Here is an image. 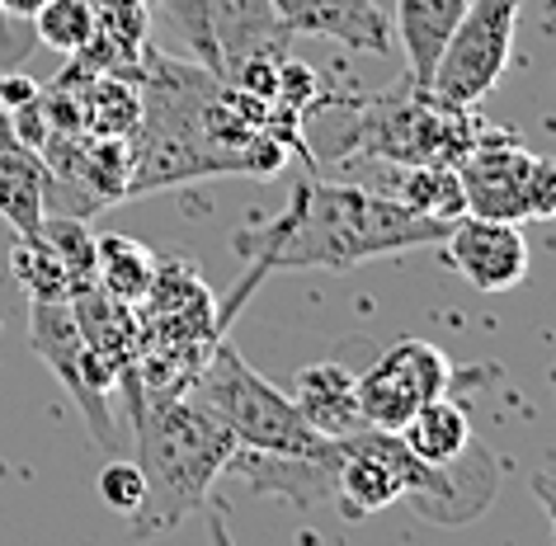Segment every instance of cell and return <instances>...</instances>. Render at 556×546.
<instances>
[{
	"instance_id": "cell-5",
	"label": "cell",
	"mask_w": 556,
	"mask_h": 546,
	"mask_svg": "<svg viewBox=\"0 0 556 546\" xmlns=\"http://www.w3.org/2000/svg\"><path fill=\"white\" fill-rule=\"evenodd\" d=\"M185 391L236 433V443L255 447V453H321L330 443L302 419L293 396H283L274 382H264L236 354L227 344V334L213 344V354L203 358V368L189 377Z\"/></svg>"
},
{
	"instance_id": "cell-8",
	"label": "cell",
	"mask_w": 556,
	"mask_h": 546,
	"mask_svg": "<svg viewBox=\"0 0 556 546\" xmlns=\"http://www.w3.org/2000/svg\"><path fill=\"white\" fill-rule=\"evenodd\" d=\"M519 15L523 0H467L429 86L457 104H481L509 72Z\"/></svg>"
},
{
	"instance_id": "cell-6",
	"label": "cell",
	"mask_w": 556,
	"mask_h": 546,
	"mask_svg": "<svg viewBox=\"0 0 556 546\" xmlns=\"http://www.w3.org/2000/svg\"><path fill=\"white\" fill-rule=\"evenodd\" d=\"M467 213L500 221H552L556 217V161L528 151L514 137L485 128L457 161Z\"/></svg>"
},
{
	"instance_id": "cell-23",
	"label": "cell",
	"mask_w": 556,
	"mask_h": 546,
	"mask_svg": "<svg viewBox=\"0 0 556 546\" xmlns=\"http://www.w3.org/2000/svg\"><path fill=\"white\" fill-rule=\"evenodd\" d=\"M38 5H43V0H0V10H5L10 20H34Z\"/></svg>"
},
{
	"instance_id": "cell-4",
	"label": "cell",
	"mask_w": 556,
	"mask_h": 546,
	"mask_svg": "<svg viewBox=\"0 0 556 546\" xmlns=\"http://www.w3.org/2000/svg\"><path fill=\"white\" fill-rule=\"evenodd\" d=\"M485 132L477 104H457L434 86L401 76L364 100H336L307 137L312 165L326 161H387V165H457Z\"/></svg>"
},
{
	"instance_id": "cell-26",
	"label": "cell",
	"mask_w": 556,
	"mask_h": 546,
	"mask_svg": "<svg viewBox=\"0 0 556 546\" xmlns=\"http://www.w3.org/2000/svg\"><path fill=\"white\" fill-rule=\"evenodd\" d=\"M552 542H556V518H552Z\"/></svg>"
},
{
	"instance_id": "cell-9",
	"label": "cell",
	"mask_w": 556,
	"mask_h": 546,
	"mask_svg": "<svg viewBox=\"0 0 556 546\" xmlns=\"http://www.w3.org/2000/svg\"><path fill=\"white\" fill-rule=\"evenodd\" d=\"M453 386V363L439 344L429 340H396L382 348L368 372H358V410H364L368 429H392L420 410L425 401L448 396Z\"/></svg>"
},
{
	"instance_id": "cell-17",
	"label": "cell",
	"mask_w": 556,
	"mask_h": 546,
	"mask_svg": "<svg viewBox=\"0 0 556 546\" xmlns=\"http://www.w3.org/2000/svg\"><path fill=\"white\" fill-rule=\"evenodd\" d=\"M38 236L52 245V255L62 259L66 269V283H72V297L76 292L94 288V236H90V221L76 217V213H43L38 221Z\"/></svg>"
},
{
	"instance_id": "cell-19",
	"label": "cell",
	"mask_w": 556,
	"mask_h": 546,
	"mask_svg": "<svg viewBox=\"0 0 556 546\" xmlns=\"http://www.w3.org/2000/svg\"><path fill=\"white\" fill-rule=\"evenodd\" d=\"M29 24H34L38 43H48L52 52H62V58H76V52L94 38L90 0H43Z\"/></svg>"
},
{
	"instance_id": "cell-22",
	"label": "cell",
	"mask_w": 556,
	"mask_h": 546,
	"mask_svg": "<svg viewBox=\"0 0 556 546\" xmlns=\"http://www.w3.org/2000/svg\"><path fill=\"white\" fill-rule=\"evenodd\" d=\"M528 485H533V495L542 499V509L556 518V471H533L528 475Z\"/></svg>"
},
{
	"instance_id": "cell-20",
	"label": "cell",
	"mask_w": 556,
	"mask_h": 546,
	"mask_svg": "<svg viewBox=\"0 0 556 546\" xmlns=\"http://www.w3.org/2000/svg\"><path fill=\"white\" fill-rule=\"evenodd\" d=\"M100 499H104V509H114V513H123V518H132L137 509H142V499H147L142 467H137V461L114 457V461H109V467L100 471Z\"/></svg>"
},
{
	"instance_id": "cell-21",
	"label": "cell",
	"mask_w": 556,
	"mask_h": 546,
	"mask_svg": "<svg viewBox=\"0 0 556 546\" xmlns=\"http://www.w3.org/2000/svg\"><path fill=\"white\" fill-rule=\"evenodd\" d=\"M38 80L29 76H20V72H0V104L5 109H24V104H34L38 100Z\"/></svg>"
},
{
	"instance_id": "cell-15",
	"label": "cell",
	"mask_w": 556,
	"mask_h": 546,
	"mask_svg": "<svg viewBox=\"0 0 556 546\" xmlns=\"http://www.w3.org/2000/svg\"><path fill=\"white\" fill-rule=\"evenodd\" d=\"M477 439L467 419V405H457L453 396H434L415 410L406 424H401V443L410 447L420 461H453L467 453V443Z\"/></svg>"
},
{
	"instance_id": "cell-18",
	"label": "cell",
	"mask_w": 556,
	"mask_h": 546,
	"mask_svg": "<svg viewBox=\"0 0 556 546\" xmlns=\"http://www.w3.org/2000/svg\"><path fill=\"white\" fill-rule=\"evenodd\" d=\"M10 274H15V283L29 292V302L72 297V283H66L62 259L52 255V245L38 231H29V236H20L15 241V250H10Z\"/></svg>"
},
{
	"instance_id": "cell-14",
	"label": "cell",
	"mask_w": 556,
	"mask_h": 546,
	"mask_svg": "<svg viewBox=\"0 0 556 546\" xmlns=\"http://www.w3.org/2000/svg\"><path fill=\"white\" fill-rule=\"evenodd\" d=\"M467 0H396V43H401V58H406V76L429 86L434 80V66L448 48V38L463 20Z\"/></svg>"
},
{
	"instance_id": "cell-25",
	"label": "cell",
	"mask_w": 556,
	"mask_h": 546,
	"mask_svg": "<svg viewBox=\"0 0 556 546\" xmlns=\"http://www.w3.org/2000/svg\"><path fill=\"white\" fill-rule=\"evenodd\" d=\"M5 20H10V15H5V10H0V29H5Z\"/></svg>"
},
{
	"instance_id": "cell-2",
	"label": "cell",
	"mask_w": 556,
	"mask_h": 546,
	"mask_svg": "<svg viewBox=\"0 0 556 546\" xmlns=\"http://www.w3.org/2000/svg\"><path fill=\"white\" fill-rule=\"evenodd\" d=\"M448 227L453 221L420 217L378 189L354 185V179H321V175L298 179L283 213L231 236L236 255L250 269L231 288V297L217 306V330L222 334L231 330L236 312L255 297V288L269 274H288V269L350 274L368 259L439 245L448 236Z\"/></svg>"
},
{
	"instance_id": "cell-1",
	"label": "cell",
	"mask_w": 556,
	"mask_h": 546,
	"mask_svg": "<svg viewBox=\"0 0 556 546\" xmlns=\"http://www.w3.org/2000/svg\"><path fill=\"white\" fill-rule=\"evenodd\" d=\"M137 94H142V114L128 137V199L207 175H283L288 147L264 132L274 100L236 90L199 62L185 66L147 48L137 62Z\"/></svg>"
},
{
	"instance_id": "cell-7",
	"label": "cell",
	"mask_w": 556,
	"mask_h": 546,
	"mask_svg": "<svg viewBox=\"0 0 556 546\" xmlns=\"http://www.w3.org/2000/svg\"><path fill=\"white\" fill-rule=\"evenodd\" d=\"M29 344L34 354L48 363V372L66 386V396L76 401V410L86 415L90 439L104 447V453H118V429H114V405H109V391L118 382L109 377V368L90 354L86 334L76 326L72 297L58 302H29Z\"/></svg>"
},
{
	"instance_id": "cell-13",
	"label": "cell",
	"mask_w": 556,
	"mask_h": 546,
	"mask_svg": "<svg viewBox=\"0 0 556 546\" xmlns=\"http://www.w3.org/2000/svg\"><path fill=\"white\" fill-rule=\"evenodd\" d=\"M293 405L321 439H350L364 429L358 410V377L340 358H316L293 377Z\"/></svg>"
},
{
	"instance_id": "cell-3",
	"label": "cell",
	"mask_w": 556,
	"mask_h": 546,
	"mask_svg": "<svg viewBox=\"0 0 556 546\" xmlns=\"http://www.w3.org/2000/svg\"><path fill=\"white\" fill-rule=\"evenodd\" d=\"M132 391L137 467L147 481V499L132 513V537H165L207 504L213 485L231 471L236 433L207 415L189 391H137L132 372L123 377Z\"/></svg>"
},
{
	"instance_id": "cell-10",
	"label": "cell",
	"mask_w": 556,
	"mask_h": 546,
	"mask_svg": "<svg viewBox=\"0 0 556 546\" xmlns=\"http://www.w3.org/2000/svg\"><path fill=\"white\" fill-rule=\"evenodd\" d=\"M443 264L477 292H509L528 278V241L519 221L463 213L439 241Z\"/></svg>"
},
{
	"instance_id": "cell-12",
	"label": "cell",
	"mask_w": 556,
	"mask_h": 546,
	"mask_svg": "<svg viewBox=\"0 0 556 546\" xmlns=\"http://www.w3.org/2000/svg\"><path fill=\"white\" fill-rule=\"evenodd\" d=\"M48 213V161L15 132V118L0 104V217L15 227V236L38 231Z\"/></svg>"
},
{
	"instance_id": "cell-24",
	"label": "cell",
	"mask_w": 556,
	"mask_h": 546,
	"mask_svg": "<svg viewBox=\"0 0 556 546\" xmlns=\"http://www.w3.org/2000/svg\"><path fill=\"white\" fill-rule=\"evenodd\" d=\"M542 29H547V34H556V0L547 5V24H542Z\"/></svg>"
},
{
	"instance_id": "cell-11",
	"label": "cell",
	"mask_w": 556,
	"mask_h": 546,
	"mask_svg": "<svg viewBox=\"0 0 556 546\" xmlns=\"http://www.w3.org/2000/svg\"><path fill=\"white\" fill-rule=\"evenodd\" d=\"M269 10L288 34H316L350 52L392 58V20L378 0H269Z\"/></svg>"
},
{
	"instance_id": "cell-16",
	"label": "cell",
	"mask_w": 556,
	"mask_h": 546,
	"mask_svg": "<svg viewBox=\"0 0 556 546\" xmlns=\"http://www.w3.org/2000/svg\"><path fill=\"white\" fill-rule=\"evenodd\" d=\"M156 278V255L128 236H94V288L114 302L137 306Z\"/></svg>"
}]
</instances>
